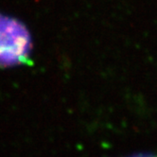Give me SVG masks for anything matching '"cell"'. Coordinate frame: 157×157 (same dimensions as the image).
<instances>
[{
    "label": "cell",
    "mask_w": 157,
    "mask_h": 157,
    "mask_svg": "<svg viewBox=\"0 0 157 157\" xmlns=\"http://www.w3.org/2000/svg\"><path fill=\"white\" fill-rule=\"evenodd\" d=\"M33 43L27 26L0 13V68L29 64Z\"/></svg>",
    "instance_id": "6da1fadb"
},
{
    "label": "cell",
    "mask_w": 157,
    "mask_h": 157,
    "mask_svg": "<svg viewBox=\"0 0 157 157\" xmlns=\"http://www.w3.org/2000/svg\"><path fill=\"white\" fill-rule=\"evenodd\" d=\"M129 157H157V153L153 152H140L137 154H133Z\"/></svg>",
    "instance_id": "7a4b0ae2"
}]
</instances>
